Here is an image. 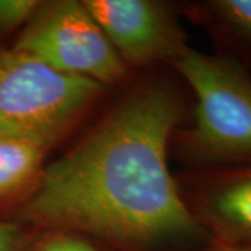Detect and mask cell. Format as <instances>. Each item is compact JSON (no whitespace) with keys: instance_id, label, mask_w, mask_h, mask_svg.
Returning a JSON list of instances; mask_svg holds the SVG:
<instances>
[{"instance_id":"cell-5","label":"cell","mask_w":251,"mask_h":251,"mask_svg":"<svg viewBox=\"0 0 251 251\" xmlns=\"http://www.w3.org/2000/svg\"><path fill=\"white\" fill-rule=\"evenodd\" d=\"M127 64L172 63L188 48L171 10L151 0H82Z\"/></svg>"},{"instance_id":"cell-9","label":"cell","mask_w":251,"mask_h":251,"mask_svg":"<svg viewBox=\"0 0 251 251\" xmlns=\"http://www.w3.org/2000/svg\"><path fill=\"white\" fill-rule=\"evenodd\" d=\"M41 3L36 0H0V36L25 27Z\"/></svg>"},{"instance_id":"cell-11","label":"cell","mask_w":251,"mask_h":251,"mask_svg":"<svg viewBox=\"0 0 251 251\" xmlns=\"http://www.w3.org/2000/svg\"><path fill=\"white\" fill-rule=\"evenodd\" d=\"M23 242L24 232L20 224L0 219V251H20Z\"/></svg>"},{"instance_id":"cell-6","label":"cell","mask_w":251,"mask_h":251,"mask_svg":"<svg viewBox=\"0 0 251 251\" xmlns=\"http://www.w3.org/2000/svg\"><path fill=\"white\" fill-rule=\"evenodd\" d=\"M188 208L214 240L251 242V163L206 171L194 181Z\"/></svg>"},{"instance_id":"cell-1","label":"cell","mask_w":251,"mask_h":251,"mask_svg":"<svg viewBox=\"0 0 251 251\" xmlns=\"http://www.w3.org/2000/svg\"><path fill=\"white\" fill-rule=\"evenodd\" d=\"M180 117L168 87L134 91L41 172L17 219L134 246L211 242L168 166Z\"/></svg>"},{"instance_id":"cell-4","label":"cell","mask_w":251,"mask_h":251,"mask_svg":"<svg viewBox=\"0 0 251 251\" xmlns=\"http://www.w3.org/2000/svg\"><path fill=\"white\" fill-rule=\"evenodd\" d=\"M13 48L54 72L102 87L119 81L126 73V64L95 18L77 0L42 1Z\"/></svg>"},{"instance_id":"cell-7","label":"cell","mask_w":251,"mask_h":251,"mask_svg":"<svg viewBox=\"0 0 251 251\" xmlns=\"http://www.w3.org/2000/svg\"><path fill=\"white\" fill-rule=\"evenodd\" d=\"M46 148L39 144L0 135V204L36 183Z\"/></svg>"},{"instance_id":"cell-10","label":"cell","mask_w":251,"mask_h":251,"mask_svg":"<svg viewBox=\"0 0 251 251\" xmlns=\"http://www.w3.org/2000/svg\"><path fill=\"white\" fill-rule=\"evenodd\" d=\"M34 251H99L81 237L69 233L56 234L41 243Z\"/></svg>"},{"instance_id":"cell-12","label":"cell","mask_w":251,"mask_h":251,"mask_svg":"<svg viewBox=\"0 0 251 251\" xmlns=\"http://www.w3.org/2000/svg\"><path fill=\"white\" fill-rule=\"evenodd\" d=\"M205 251H251L250 243H232V242H219L211 240L209 247Z\"/></svg>"},{"instance_id":"cell-3","label":"cell","mask_w":251,"mask_h":251,"mask_svg":"<svg viewBox=\"0 0 251 251\" xmlns=\"http://www.w3.org/2000/svg\"><path fill=\"white\" fill-rule=\"evenodd\" d=\"M103 87L66 75L16 48H0V135L46 150L66 134Z\"/></svg>"},{"instance_id":"cell-8","label":"cell","mask_w":251,"mask_h":251,"mask_svg":"<svg viewBox=\"0 0 251 251\" xmlns=\"http://www.w3.org/2000/svg\"><path fill=\"white\" fill-rule=\"evenodd\" d=\"M197 16L242 56L236 63L251 67V0H211L196 7Z\"/></svg>"},{"instance_id":"cell-2","label":"cell","mask_w":251,"mask_h":251,"mask_svg":"<svg viewBox=\"0 0 251 251\" xmlns=\"http://www.w3.org/2000/svg\"><path fill=\"white\" fill-rule=\"evenodd\" d=\"M196 97L194 119L180 150L205 171L251 163V74L222 54L187 49L171 63Z\"/></svg>"}]
</instances>
